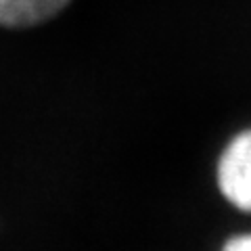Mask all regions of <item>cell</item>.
<instances>
[{
	"label": "cell",
	"instance_id": "6da1fadb",
	"mask_svg": "<svg viewBox=\"0 0 251 251\" xmlns=\"http://www.w3.org/2000/svg\"><path fill=\"white\" fill-rule=\"evenodd\" d=\"M218 184L234 207L251 211V130L224 149L218 163Z\"/></svg>",
	"mask_w": 251,
	"mask_h": 251
},
{
	"label": "cell",
	"instance_id": "7a4b0ae2",
	"mask_svg": "<svg viewBox=\"0 0 251 251\" xmlns=\"http://www.w3.org/2000/svg\"><path fill=\"white\" fill-rule=\"evenodd\" d=\"M69 0H0V27H34L59 15Z\"/></svg>",
	"mask_w": 251,
	"mask_h": 251
},
{
	"label": "cell",
	"instance_id": "3957f363",
	"mask_svg": "<svg viewBox=\"0 0 251 251\" xmlns=\"http://www.w3.org/2000/svg\"><path fill=\"white\" fill-rule=\"evenodd\" d=\"M222 251H251V234H243V237L230 239Z\"/></svg>",
	"mask_w": 251,
	"mask_h": 251
}]
</instances>
